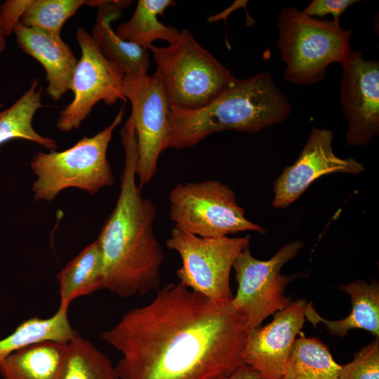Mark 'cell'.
<instances>
[{
	"label": "cell",
	"mask_w": 379,
	"mask_h": 379,
	"mask_svg": "<svg viewBox=\"0 0 379 379\" xmlns=\"http://www.w3.org/2000/svg\"><path fill=\"white\" fill-rule=\"evenodd\" d=\"M248 332L230 302H215L178 282L159 288L100 337L121 353L119 379H213L243 364Z\"/></svg>",
	"instance_id": "6da1fadb"
},
{
	"label": "cell",
	"mask_w": 379,
	"mask_h": 379,
	"mask_svg": "<svg viewBox=\"0 0 379 379\" xmlns=\"http://www.w3.org/2000/svg\"><path fill=\"white\" fill-rule=\"evenodd\" d=\"M120 131L124 166L119 194L97 241L102 257V289L127 298L160 288L164 253L154 231L156 206L136 182L137 142L131 117Z\"/></svg>",
	"instance_id": "7a4b0ae2"
},
{
	"label": "cell",
	"mask_w": 379,
	"mask_h": 379,
	"mask_svg": "<svg viewBox=\"0 0 379 379\" xmlns=\"http://www.w3.org/2000/svg\"><path fill=\"white\" fill-rule=\"evenodd\" d=\"M287 98L271 74L237 79L213 101L197 109H169L168 148L191 147L224 131L256 133L286 119Z\"/></svg>",
	"instance_id": "3957f363"
},
{
	"label": "cell",
	"mask_w": 379,
	"mask_h": 379,
	"mask_svg": "<svg viewBox=\"0 0 379 379\" xmlns=\"http://www.w3.org/2000/svg\"><path fill=\"white\" fill-rule=\"evenodd\" d=\"M277 27L287 82L312 85L321 81L331 64H341L353 51L352 32L342 28L340 22L309 17L295 7L281 10Z\"/></svg>",
	"instance_id": "277c9868"
},
{
	"label": "cell",
	"mask_w": 379,
	"mask_h": 379,
	"mask_svg": "<svg viewBox=\"0 0 379 379\" xmlns=\"http://www.w3.org/2000/svg\"><path fill=\"white\" fill-rule=\"evenodd\" d=\"M149 50L171 107H203L237 80L186 29L167 46Z\"/></svg>",
	"instance_id": "5b68a950"
},
{
	"label": "cell",
	"mask_w": 379,
	"mask_h": 379,
	"mask_svg": "<svg viewBox=\"0 0 379 379\" xmlns=\"http://www.w3.org/2000/svg\"><path fill=\"white\" fill-rule=\"evenodd\" d=\"M124 114V105L109 126L91 137L82 138L68 149L37 152L30 162L36 177L32 186L34 199L49 202L62 190L72 187L93 195L113 185L107 152Z\"/></svg>",
	"instance_id": "8992f818"
},
{
	"label": "cell",
	"mask_w": 379,
	"mask_h": 379,
	"mask_svg": "<svg viewBox=\"0 0 379 379\" xmlns=\"http://www.w3.org/2000/svg\"><path fill=\"white\" fill-rule=\"evenodd\" d=\"M174 227L204 238H219L246 231L265 234L248 220L234 192L218 180L178 183L168 197Z\"/></svg>",
	"instance_id": "52a82bcc"
},
{
	"label": "cell",
	"mask_w": 379,
	"mask_h": 379,
	"mask_svg": "<svg viewBox=\"0 0 379 379\" xmlns=\"http://www.w3.org/2000/svg\"><path fill=\"white\" fill-rule=\"evenodd\" d=\"M251 236L204 238L175 227L166 239L167 247L179 254L182 265L175 273L180 283L218 303L234 297L230 284L233 264L249 246Z\"/></svg>",
	"instance_id": "ba28073f"
},
{
	"label": "cell",
	"mask_w": 379,
	"mask_h": 379,
	"mask_svg": "<svg viewBox=\"0 0 379 379\" xmlns=\"http://www.w3.org/2000/svg\"><path fill=\"white\" fill-rule=\"evenodd\" d=\"M303 247L304 244L296 240L284 245L270 259L260 260L252 255L248 246L234 260L232 268L238 287L230 303L245 317L249 331L291 303L284 292L298 275H285L281 270Z\"/></svg>",
	"instance_id": "9c48e42d"
},
{
	"label": "cell",
	"mask_w": 379,
	"mask_h": 379,
	"mask_svg": "<svg viewBox=\"0 0 379 379\" xmlns=\"http://www.w3.org/2000/svg\"><path fill=\"white\" fill-rule=\"evenodd\" d=\"M76 39L81 56L74 69L69 90L72 101L59 113L56 127L68 132L80 127L93 107L100 101L112 105L126 101L124 95V74L119 67L106 58L91 34L79 27Z\"/></svg>",
	"instance_id": "30bf717a"
},
{
	"label": "cell",
	"mask_w": 379,
	"mask_h": 379,
	"mask_svg": "<svg viewBox=\"0 0 379 379\" xmlns=\"http://www.w3.org/2000/svg\"><path fill=\"white\" fill-rule=\"evenodd\" d=\"M124 95L132 107L137 142L136 175L142 188L154 178L159 156L168 149L170 106L158 74L124 75Z\"/></svg>",
	"instance_id": "8fae6325"
},
{
	"label": "cell",
	"mask_w": 379,
	"mask_h": 379,
	"mask_svg": "<svg viewBox=\"0 0 379 379\" xmlns=\"http://www.w3.org/2000/svg\"><path fill=\"white\" fill-rule=\"evenodd\" d=\"M340 95L348 145L365 146L379 133V62L352 51L341 63Z\"/></svg>",
	"instance_id": "7c38bea8"
},
{
	"label": "cell",
	"mask_w": 379,
	"mask_h": 379,
	"mask_svg": "<svg viewBox=\"0 0 379 379\" xmlns=\"http://www.w3.org/2000/svg\"><path fill=\"white\" fill-rule=\"evenodd\" d=\"M333 131L313 128L298 158L274 182L272 206L285 208L319 178L335 173L359 174L364 166L353 157L340 158L333 149Z\"/></svg>",
	"instance_id": "4fadbf2b"
},
{
	"label": "cell",
	"mask_w": 379,
	"mask_h": 379,
	"mask_svg": "<svg viewBox=\"0 0 379 379\" xmlns=\"http://www.w3.org/2000/svg\"><path fill=\"white\" fill-rule=\"evenodd\" d=\"M306 305L305 299L292 301L275 312L270 323L248 332L241 359L262 379H279L284 373L295 340L306 320Z\"/></svg>",
	"instance_id": "5bb4252c"
},
{
	"label": "cell",
	"mask_w": 379,
	"mask_h": 379,
	"mask_svg": "<svg viewBox=\"0 0 379 379\" xmlns=\"http://www.w3.org/2000/svg\"><path fill=\"white\" fill-rule=\"evenodd\" d=\"M13 34L22 51L44 67L48 96L55 101L59 100L69 90L78 62L71 47L60 35L52 34L36 27L19 24Z\"/></svg>",
	"instance_id": "9a60e30c"
},
{
	"label": "cell",
	"mask_w": 379,
	"mask_h": 379,
	"mask_svg": "<svg viewBox=\"0 0 379 379\" xmlns=\"http://www.w3.org/2000/svg\"><path fill=\"white\" fill-rule=\"evenodd\" d=\"M133 1H86L98 8L91 36L104 56L116 64L124 75L147 74L150 67L149 50L120 38L111 23L122 16L121 10Z\"/></svg>",
	"instance_id": "2e32d148"
},
{
	"label": "cell",
	"mask_w": 379,
	"mask_h": 379,
	"mask_svg": "<svg viewBox=\"0 0 379 379\" xmlns=\"http://www.w3.org/2000/svg\"><path fill=\"white\" fill-rule=\"evenodd\" d=\"M338 288L351 297L352 310L349 315L339 320H328L321 317L313 307L312 302H307L305 311L306 320L314 326L324 324L328 332L340 338L347 336L349 331L360 328L379 338V284L375 279L368 283L365 280H356Z\"/></svg>",
	"instance_id": "e0dca14e"
},
{
	"label": "cell",
	"mask_w": 379,
	"mask_h": 379,
	"mask_svg": "<svg viewBox=\"0 0 379 379\" xmlns=\"http://www.w3.org/2000/svg\"><path fill=\"white\" fill-rule=\"evenodd\" d=\"M69 343L42 341L15 351L0 362L2 379H62Z\"/></svg>",
	"instance_id": "ac0fdd59"
},
{
	"label": "cell",
	"mask_w": 379,
	"mask_h": 379,
	"mask_svg": "<svg viewBox=\"0 0 379 379\" xmlns=\"http://www.w3.org/2000/svg\"><path fill=\"white\" fill-rule=\"evenodd\" d=\"M102 257L97 240L86 246L58 274L60 305L68 308L81 296L102 289Z\"/></svg>",
	"instance_id": "d6986e66"
},
{
	"label": "cell",
	"mask_w": 379,
	"mask_h": 379,
	"mask_svg": "<svg viewBox=\"0 0 379 379\" xmlns=\"http://www.w3.org/2000/svg\"><path fill=\"white\" fill-rule=\"evenodd\" d=\"M175 5L173 0H139L131 18L121 23L115 32L122 39L148 50L157 39L173 43L178 38L180 31L165 25L157 17Z\"/></svg>",
	"instance_id": "ffe728a7"
},
{
	"label": "cell",
	"mask_w": 379,
	"mask_h": 379,
	"mask_svg": "<svg viewBox=\"0 0 379 379\" xmlns=\"http://www.w3.org/2000/svg\"><path fill=\"white\" fill-rule=\"evenodd\" d=\"M42 88L38 79L8 108L0 112V145L14 139H23L39 144L49 151L57 149V143L48 137L39 134L33 127L35 113L44 105Z\"/></svg>",
	"instance_id": "44dd1931"
},
{
	"label": "cell",
	"mask_w": 379,
	"mask_h": 379,
	"mask_svg": "<svg viewBox=\"0 0 379 379\" xmlns=\"http://www.w3.org/2000/svg\"><path fill=\"white\" fill-rule=\"evenodd\" d=\"M298 336L279 379H338L342 366L335 361L328 347L302 331Z\"/></svg>",
	"instance_id": "7402d4cb"
},
{
	"label": "cell",
	"mask_w": 379,
	"mask_h": 379,
	"mask_svg": "<svg viewBox=\"0 0 379 379\" xmlns=\"http://www.w3.org/2000/svg\"><path fill=\"white\" fill-rule=\"evenodd\" d=\"M67 310L59 307L49 318L35 317L22 321L12 333L0 340V362L15 351L39 342L69 343L77 332L70 325Z\"/></svg>",
	"instance_id": "603a6c76"
},
{
	"label": "cell",
	"mask_w": 379,
	"mask_h": 379,
	"mask_svg": "<svg viewBox=\"0 0 379 379\" xmlns=\"http://www.w3.org/2000/svg\"><path fill=\"white\" fill-rule=\"evenodd\" d=\"M68 343L62 379H119L112 361L91 341L77 333Z\"/></svg>",
	"instance_id": "cb8c5ba5"
},
{
	"label": "cell",
	"mask_w": 379,
	"mask_h": 379,
	"mask_svg": "<svg viewBox=\"0 0 379 379\" xmlns=\"http://www.w3.org/2000/svg\"><path fill=\"white\" fill-rule=\"evenodd\" d=\"M86 3L84 0H32L20 24L60 35L64 23Z\"/></svg>",
	"instance_id": "d4e9b609"
},
{
	"label": "cell",
	"mask_w": 379,
	"mask_h": 379,
	"mask_svg": "<svg viewBox=\"0 0 379 379\" xmlns=\"http://www.w3.org/2000/svg\"><path fill=\"white\" fill-rule=\"evenodd\" d=\"M338 379H379V338L354 354L342 366Z\"/></svg>",
	"instance_id": "484cf974"
},
{
	"label": "cell",
	"mask_w": 379,
	"mask_h": 379,
	"mask_svg": "<svg viewBox=\"0 0 379 379\" xmlns=\"http://www.w3.org/2000/svg\"><path fill=\"white\" fill-rule=\"evenodd\" d=\"M32 0H6L0 6V24L6 37L13 34Z\"/></svg>",
	"instance_id": "4316f807"
},
{
	"label": "cell",
	"mask_w": 379,
	"mask_h": 379,
	"mask_svg": "<svg viewBox=\"0 0 379 379\" xmlns=\"http://www.w3.org/2000/svg\"><path fill=\"white\" fill-rule=\"evenodd\" d=\"M359 1L357 0H313L302 12L312 18H324L332 15L333 20L339 22V17L347 8Z\"/></svg>",
	"instance_id": "83f0119b"
},
{
	"label": "cell",
	"mask_w": 379,
	"mask_h": 379,
	"mask_svg": "<svg viewBox=\"0 0 379 379\" xmlns=\"http://www.w3.org/2000/svg\"><path fill=\"white\" fill-rule=\"evenodd\" d=\"M213 379H262L249 366L241 364L232 372L219 375Z\"/></svg>",
	"instance_id": "f1b7e54d"
},
{
	"label": "cell",
	"mask_w": 379,
	"mask_h": 379,
	"mask_svg": "<svg viewBox=\"0 0 379 379\" xmlns=\"http://www.w3.org/2000/svg\"><path fill=\"white\" fill-rule=\"evenodd\" d=\"M1 1H0V6H1ZM6 48V36L3 32V30L1 27L0 24V53L4 51V50Z\"/></svg>",
	"instance_id": "f546056e"
},
{
	"label": "cell",
	"mask_w": 379,
	"mask_h": 379,
	"mask_svg": "<svg viewBox=\"0 0 379 379\" xmlns=\"http://www.w3.org/2000/svg\"><path fill=\"white\" fill-rule=\"evenodd\" d=\"M3 107H4V104L0 102V112L2 111L1 109L3 108Z\"/></svg>",
	"instance_id": "4dcf8cb0"
}]
</instances>
